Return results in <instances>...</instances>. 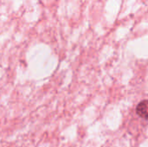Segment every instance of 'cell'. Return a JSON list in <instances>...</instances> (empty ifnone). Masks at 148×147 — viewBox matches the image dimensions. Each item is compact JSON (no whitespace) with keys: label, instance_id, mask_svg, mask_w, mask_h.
I'll list each match as a JSON object with an SVG mask.
<instances>
[{"label":"cell","instance_id":"cell-1","mask_svg":"<svg viewBox=\"0 0 148 147\" xmlns=\"http://www.w3.org/2000/svg\"><path fill=\"white\" fill-rule=\"evenodd\" d=\"M136 113L140 118L148 120V100H144L137 105Z\"/></svg>","mask_w":148,"mask_h":147}]
</instances>
